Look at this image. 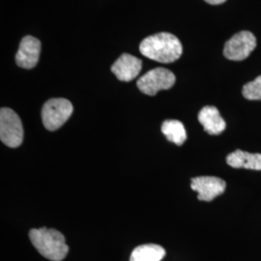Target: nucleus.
I'll list each match as a JSON object with an SVG mask.
<instances>
[{
    "mask_svg": "<svg viewBox=\"0 0 261 261\" xmlns=\"http://www.w3.org/2000/svg\"><path fill=\"white\" fill-rule=\"evenodd\" d=\"M141 55L161 63H172L182 56L183 47L176 36L161 32L145 38L140 43Z\"/></svg>",
    "mask_w": 261,
    "mask_h": 261,
    "instance_id": "1",
    "label": "nucleus"
},
{
    "mask_svg": "<svg viewBox=\"0 0 261 261\" xmlns=\"http://www.w3.org/2000/svg\"><path fill=\"white\" fill-rule=\"evenodd\" d=\"M29 239L39 253L49 260H63L69 252L65 237L54 228L41 227L31 229Z\"/></svg>",
    "mask_w": 261,
    "mask_h": 261,
    "instance_id": "2",
    "label": "nucleus"
},
{
    "mask_svg": "<svg viewBox=\"0 0 261 261\" xmlns=\"http://www.w3.org/2000/svg\"><path fill=\"white\" fill-rule=\"evenodd\" d=\"M74 111L73 105L67 99L55 98L48 100L42 109V121L48 130L62 127Z\"/></svg>",
    "mask_w": 261,
    "mask_h": 261,
    "instance_id": "3",
    "label": "nucleus"
},
{
    "mask_svg": "<svg viewBox=\"0 0 261 261\" xmlns=\"http://www.w3.org/2000/svg\"><path fill=\"white\" fill-rule=\"evenodd\" d=\"M0 140L11 148L19 147L23 140V128L19 115L8 108L0 111Z\"/></svg>",
    "mask_w": 261,
    "mask_h": 261,
    "instance_id": "4",
    "label": "nucleus"
},
{
    "mask_svg": "<svg viewBox=\"0 0 261 261\" xmlns=\"http://www.w3.org/2000/svg\"><path fill=\"white\" fill-rule=\"evenodd\" d=\"M174 74L166 68H155L142 75L137 85L143 94L154 96L161 90L171 88L175 84Z\"/></svg>",
    "mask_w": 261,
    "mask_h": 261,
    "instance_id": "5",
    "label": "nucleus"
},
{
    "mask_svg": "<svg viewBox=\"0 0 261 261\" xmlns=\"http://www.w3.org/2000/svg\"><path fill=\"white\" fill-rule=\"evenodd\" d=\"M255 47L256 39L252 32L241 31L225 43L224 55L229 60L241 61L250 56Z\"/></svg>",
    "mask_w": 261,
    "mask_h": 261,
    "instance_id": "6",
    "label": "nucleus"
},
{
    "mask_svg": "<svg viewBox=\"0 0 261 261\" xmlns=\"http://www.w3.org/2000/svg\"><path fill=\"white\" fill-rule=\"evenodd\" d=\"M191 187L197 193V198L201 201H212L225 191L226 184L223 179L214 176L193 178Z\"/></svg>",
    "mask_w": 261,
    "mask_h": 261,
    "instance_id": "7",
    "label": "nucleus"
},
{
    "mask_svg": "<svg viewBox=\"0 0 261 261\" xmlns=\"http://www.w3.org/2000/svg\"><path fill=\"white\" fill-rule=\"evenodd\" d=\"M40 54L41 42L33 36H25L19 44L16 62L20 68L32 69L37 65Z\"/></svg>",
    "mask_w": 261,
    "mask_h": 261,
    "instance_id": "8",
    "label": "nucleus"
},
{
    "mask_svg": "<svg viewBox=\"0 0 261 261\" xmlns=\"http://www.w3.org/2000/svg\"><path fill=\"white\" fill-rule=\"evenodd\" d=\"M142 61L129 54L122 55L112 66V72L121 82H130L136 79L141 71Z\"/></svg>",
    "mask_w": 261,
    "mask_h": 261,
    "instance_id": "9",
    "label": "nucleus"
},
{
    "mask_svg": "<svg viewBox=\"0 0 261 261\" xmlns=\"http://www.w3.org/2000/svg\"><path fill=\"white\" fill-rule=\"evenodd\" d=\"M198 121L209 135H220L226 127L218 109L212 106H206L199 112Z\"/></svg>",
    "mask_w": 261,
    "mask_h": 261,
    "instance_id": "10",
    "label": "nucleus"
},
{
    "mask_svg": "<svg viewBox=\"0 0 261 261\" xmlns=\"http://www.w3.org/2000/svg\"><path fill=\"white\" fill-rule=\"evenodd\" d=\"M226 163L231 168L261 170V154L236 150L226 157Z\"/></svg>",
    "mask_w": 261,
    "mask_h": 261,
    "instance_id": "11",
    "label": "nucleus"
},
{
    "mask_svg": "<svg viewBox=\"0 0 261 261\" xmlns=\"http://www.w3.org/2000/svg\"><path fill=\"white\" fill-rule=\"evenodd\" d=\"M166 250L156 244H145L137 247L130 253V261H161Z\"/></svg>",
    "mask_w": 261,
    "mask_h": 261,
    "instance_id": "12",
    "label": "nucleus"
},
{
    "mask_svg": "<svg viewBox=\"0 0 261 261\" xmlns=\"http://www.w3.org/2000/svg\"><path fill=\"white\" fill-rule=\"evenodd\" d=\"M162 133L170 142L178 146L184 144L187 139L186 130L182 122L178 120H166L162 125Z\"/></svg>",
    "mask_w": 261,
    "mask_h": 261,
    "instance_id": "13",
    "label": "nucleus"
},
{
    "mask_svg": "<svg viewBox=\"0 0 261 261\" xmlns=\"http://www.w3.org/2000/svg\"><path fill=\"white\" fill-rule=\"evenodd\" d=\"M242 93L247 100L261 101V75L257 76L251 83L245 84Z\"/></svg>",
    "mask_w": 261,
    "mask_h": 261,
    "instance_id": "14",
    "label": "nucleus"
},
{
    "mask_svg": "<svg viewBox=\"0 0 261 261\" xmlns=\"http://www.w3.org/2000/svg\"><path fill=\"white\" fill-rule=\"evenodd\" d=\"M204 1L209 4H212V5H219V4L224 3L226 0H204Z\"/></svg>",
    "mask_w": 261,
    "mask_h": 261,
    "instance_id": "15",
    "label": "nucleus"
}]
</instances>
